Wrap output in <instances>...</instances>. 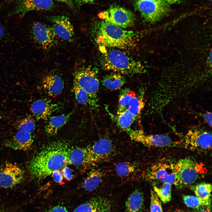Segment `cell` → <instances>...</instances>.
<instances>
[{
  "mask_svg": "<svg viewBox=\"0 0 212 212\" xmlns=\"http://www.w3.org/2000/svg\"><path fill=\"white\" fill-rule=\"evenodd\" d=\"M68 149L61 143H54L46 147L31 160L29 169L31 174L39 179L45 178L55 171L69 164Z\"/></svg>",
  "mask_w": 212,
  "mask_h": 212,
  "instance_id": "1",
  "label": "cell"
},
{
  "mask_svg": "<svg viewBox=\"0 0 212 212\" xmlns=\"http://www.w3.org/2000/svg\"><path fill=\"white\" fill-rule=\"evenodd\" d=\"M92 32L98 44L109 48L128 49L134 46L139 38L138 33L104 20L95 23Z\"/></svg>",
  "mask_w": 212,
  "mask_h": 212,
  "instance_id": "2",
  "label": "cell"
},
{
  "mask_svg": "<svg viewBox=\"0 0 212 212\" xmlns=\"http://www.w3.org/2000/svg\"><path fill=\"white\" fill-rule=\"evenodd\" d=\"M100 62L104 70L129 76L144 71V67L140 61L118 49H110L104 52L101 55Z\"/></svg>",
  "mask_w": 212,
  "mask_h": 212,
  "instance_id": "3",
  "label": "cell"
},
{
  "mask_svg": "<svg viewBox=\"0 0 212 212\" xmlns=\"http://www.w3.org/2000/svg\"><path fill=\"white\" fill-rule=\"evenodd\" d=\"M74 81L83 88L87 94L88 104L93 110L98 107V95L99 81L98 70L92 66H82L77 69L74 73Z\"/></svg>",
  "mask_w": 212,
  "mask_h": 212,
  "instance_id": "4",
  "label": "cell"
},
{
  "mask_svg": "<svg viewBox=\"0 0 212 212\" xmlns=\"http://www.w3.org/2000/svg\"><path fill=\"white\" fill-rule=\"evenodd\" d=\"M174 168L175 186L179 189L192 185L205 172L203 165L189 157L181 159L174 163Z\"/></svg>",
  "mask_w": 212,
  "mask_h": 212,
  "instance_id": "5",
  "label": "cell"
},
{
  "mask_svg": "<svg viewBox=\"0 0 212 212\" xmlns=\"http://www.w3.org/2000/svg\"><path fill=\"white\" fill-rule=\"evenodd\" d=\"M193 151L205 152L210 150L212 147V134L201 129L189 130L180 141L177 146Z\"/></svg>",
  "mask_w": 212,
  "mask_h": 212,
  "instance_id": "6",
  "label": "cell"
},
{
  "mask_svg": "<svg viewBox=\"0 0 212 212\" xmlns=\"http://www.w3.org/2000/svg\"><path fill=\"white\" fill-rule=\"evenodd\" d=\"M99 16L103 20L124 29L132 26L135 20L133 12L117 5L111 6L100 13Z\"/></svg>",
  "mask_w": 212,
  "mask_h": 212,
  "instance_id": "7",
  "label": "cell"
},
{
  "mask_svg": "<svg viewBox=\"0 0 212 212\" xmlns=\"http://www.w3.org/2000/svg\"><path fill=\"white\" fill-rule=\"evenodd\" d=\"M135 6L144 19L151 23L160 20L170 11L166 2L136 0Z\"/></svg>",
  "mask_w": 212,
  "mask_h": 212,
  "instance_id": "8",
  "label": "cell"
},
{
  "mask_svg": "<svg viewBox=\"0 0 212 212\" xmlns=\"http://www.w3.org/2000/svg\"><path fill=\"white\" fill-rule=\"evenodd\" d=\"M132 140L148 147L163 148L177 146V142L168 136L163 135L145 134L141 130L131 128L126 131Z\"/></svg>",
  "mask_w": 212,
  "mask_h": 212,
  "instance_id": "9",
  "label": "cell"
},
{
  "mask_svg": "<svg viewBox=\"0 0 212 212\" xmlns=\"http://www.w3.org/2000/svg\"><path fill=\"white\" fill-rule=\"evenodd\" d=\"M31 33L36 42L44 49H50L56 43L57 35L52 26L35 22L32 26Z\"/></svg>",
  "mask_w": 212,
  "mask_h": 212,
  "instance_id": "10",
  "label": "cell"
},
{
  "mask_svg": "<svg viewBox=\"0 0 212 212\" xmlns=\"http://www.w3.org/2000/svg\"><path fill=\"white\" fill-rule=\"evenodd\" d=\"M174 163L161 162L153 165L148 170L147 177L149 180L175 185V177Z\"/></svg>",
  "mask_w": 212,
  "mask_h": 212,
  "instance_id": "11",
  "label": "cell"
},
{
  "mask_svg": "<svg viewBox=\"0 0 212 212\" xmlns=\"http://www.w3.org/2000/svg\"><path fill=\"white\" fill-rule=\"evenodd\" d=\"M24 176L23 170L18 166L7 163L0 168V188L13 187L20 184Z\"/></svg>",
  "mask_w": 212,
  "mask_h": 212,
  "instance_id": "12",
  "label": "cell"
},
{
  "mask_svg": "<svg viewBox=\"0 0 212 212\" xmlns=\"http://www.w3.org/2000/svg\"><path fill=\"white\" fill-rule=\"evenodd\" d=\"M49 19L57 36L69 42L73 41L74 30L68 17L64 15H57L51 16Z\"/></svg>",
  "mask_w": 212,
  "mask_h": 212,
  "instance_id": "13",
  "label": "cell"
},
{
  "mask_svg": "<svg viewBox=\"0 0 212 212\" xmlns=\"http://www.w3.org/2000/svg\"><path fill=\"white\" fill-rule=\"evenodd\" d=\"M62 106L61 104L54 103L47 99H42L34 102L30 109L37 120H47L53 113L61 108Z\"/></svg>",
  "mask_w": 212,
  "mask_h": 212,
  "instance_id": "14",
  "label": "cell"
},
{
  "mask_svg": "<svg viewBox=\"0 0 212 212\" xmlns=\"http://www.w3.org/2000/svg\"><path fill=\"white\" fill-rule=\"evenodd\" d=\"M53 0H18L13 11L22 17L32 11H47L53 7Z\"/></svg>",
  "mask_w": 212,
  "mask_h": 212,
  "instance_id": "15",
  "label": "cell"
},
{
  "mask_svg": "<svg viewBox=\"0 0 212 212\" xmlns=\"http://www.w3.org/2000/svg\"><path fill=\"white\" fill-rule=\"evenodd\" d=\"M90 148L94 163L109 158L112 154L114 148L112 141L107 138L100 139Z\"/></svg>",
  "mask_w": 212,
  "mask_h": 212,
  "instance_id": "16",
  "label": "cell"
},
{
  "mask_svg": "<svg viewBox=\"0 0 212 212\" xmlns=\"http://www.w3.org/2000/svg\"><path fill=\"white\" fill-rule=\"evenodd\" d=\"M68 158L69 164L81 166L94 163L90 147L69 149Z\"/></svg>",
  "mask_w": 212,
  "mask_h": 212,
  "instance_id": "17",
  "label": "cell"
},
{
  "mask_svg": "<svg viewBox=\"0 0 212 212\" xmlns=\"http://www.w3.org/2000/svg\"><path fill=\"white\" fill-rule=\"evenodd\" d=\"M33 143L31 133L18 131L6 145L15 150L27 151L30 148Z\"/></svg>",
  "mask_w": 212,
  "mask_h": 212,
  "instance_id": "18",
  "label": "cell"
},
{
  "mask_svg": "<svg viewBox=\"0 0 212 212\" xmlns=\"http://www.w3.org/2000/svg\"><path fill=\"white\" fill-rule=\"evenodd\" d=\"M110 201L101 196L93 198L78 206L73 212H98L107 208H111Z\"/></svg>",
  "mask_w": 212,
  "mask_h": 212,
  "instance_id": "19",
  "label": "cell"
},
{
  "mask_svg": "<svg viewBox=\"0 0 212 212\" xmlns=\"http://www.w3.org/2000/svg\"><path fill=\"white\" fill-rule=\"evenodd\" d=\"M42 83L45 92L53 97L60 94L64 87V82L62 78L55 74L46 76L43 80Z\"/></svg>",
  "mask_w": 212,
  "mask_h": 212,
  "instance_id": "20",
  "label": "cell"
},
{
  "mask_svg": "<svg viewBox=\"0 0 212 212\" xmlns=\"http://www.w3.org/2000/svg\"><path fill=\"white\" fill-rule=\"evenodd\" d=\"M73 113L72 111L68 114L50 117L45 127V132L49 135L56 134L59 130L68 121Z\"/></svg>",
  "mask_w": 212,
  "mask_h": 212,
  "instance_id": "21",
  "label": "cell"
},
{
  "mask_svg": "<svg viewBox=\"0 0 212 212\" xmlns=\"http://www.w3.org/2000/svg\"><path fill=\"white\" fill-rule=\"evenodd\" d=\"M144 197L142 192L138 189L133 191L125 202V212H142Z\"/></svg>",
  "mask_w": 212,
  "mask_h": 212,
  "instance_id": "22",
  "label": "cell"
},
{
  "mask_svg": "<svg viewBox=\"0 0 212 212\" xmlns=\"http://www.w3.org/2000/svg\"><path fill=\"white\" fill-rule=\"evenodd\" d=\"M101 82L107 89L114 90L120 89L126 83V80L122 74L113 72L105 76Z\"/></svg>",
  "mask_w": 212,
  "mask_h": 212,
  "instance_id": "23",
  "label": "cell"
},
{
  "mask_svg": "<svg viewBox=\"0 0 212 212\" xmlns=\"http://www.w3.org/2000/svg\"><path fill=\"white\" fill-rule=\"evenodd\" d=\"M103 174L99 170H93L88 174L82 184V188L86 191L95 190L101 183Z\"/></svg>",
  "mask_w": 212,
  "mask_h": 212,
  "instance_id": "24",
  "label": "cell"
},
{
  "mask_svg": "<svg viewBox=\"0 0 212 212\" xmlns=\"http://www.w3.org/2000/svg\"><path fill=\"white\" fill-rule=\"evenodd\" d=\"M143 94L141 93L133 97L127 105L126 110L135 117V120L140 118L141 111L145 106Z\"/></svg>",
  "mask_w": 212,
  "mask_h": 212,
  "instance_id": "25",
  "label": "cell"
},
{
  "mask_svg": "<svg viewBox=\"0 0 212 212\" xmlns=\"http://www.w3.org/2000/svg\"><path fill=\"white\" fill-rule=\"evenodd\" d=\"M212 187L211 184L202 182L191 185L190 188L199 198L203 200H211Z\"/></svg>",
  "mask_w": 212,
  "mask_h": 212,
  "instance_id": "26",
  "label": "cell"
},
{
  "mask_svg": "<svg viewBox=\"0 0 212 212\" xmlns=\"http://www.w3.org/2000/svg\"><path fill=\"white\" fill-rule=\"evenodd\" d=\"M136 95L135 92L129 88L121 90L119 96L117 114L126 110L129 102Z\"/></svg>",
  "mask_w": 212,
  "mask_h": 212,
  "instance_id": "27",
  "label": "cell"
},
{
  "mask_svg": "<svg viewBox=\"0 0 212 212\" xmlns=\"http://www.w3.org/2000/svg\"><path fill=\"white\" fill-rule=\"evenodd\" d=\"M135 120L133 115L127 110L117 114L116 118L118 127L125 131L131 128V126Z\"/></svg>",
  "mask_w": 212,
  "mask_h": 212,
  "instance_id": "28",
  "label": "cell"
},
{
  "mask_svg": "<svg viewBox=\"0 0 212 212\" xmlns=\"http://www.w3.org/2000/svg\"><path fill=\"white\" fill-rule=\"evenodd\" d=\"M136 164L127 162H122L117 163L115 166V171L117 175L125 177L136 172L138 169Z\"/></svg>",
  "mask_w": 212,
  "mask_h": 212,
  "instance_id": "29",
  "label": "cell"
},
{
  "mask_svg": "<svg viewBox=\"0 0 212 212\" xmlns=\"http://www.w3.org/2000/svg\"><path fill=\"white\" fill-rule=\"evenodd\" d=\"M153 186L154 191L164 203L170 201L172 198L171 184L168 183H163V185L160 187L155 184Z\"/></svg>",
  "mask_w": 212,
  "mask_h": 212,
  "instance_id": "30",
  "label": "cell"
},
{
  "mask_svg": "<svg viewBox=\"0 0 212 212\" xmlns=\"http://www.w3.org/2000/svg\"><path fill=\"white\" fill-rule=\"evenodd\" d=\"M182 198L184 203L189 207L196 209L203 207L211 206V200H202L192 195H184Z\"/></svg>",
  "mask_w": 212,
  "mask_h": 212,
  "instance_id": "31",
  "label": "cell"
},
{
  "mask_svg": "<svg viewBox=\"0 0 212 212\" xmlns=\"http://www.w3.org/2000/svg\"><path fill=\"white\" fill-rule=\"evenodd\" d=\"M73 89L76 99L79 103L82 105L88 104L89 99L87 92L74 81Z\"/></svg>",
  "mask_w": 212,
  "mask_h": 212,
  "instance_id": "32",
  "label": "cell"
},
{
  "mask_svg": "<svg viewBox=\"0 0 212 212\" xmlns=\"http://www.w3.org/2000/svg\"><path fill=\"white\" fill-rule=\"evenodd\" d=\"M35 128V121L31 117H28L22 120L17 126L18 131L31 133L34 131Z\"/></svg>",
  "mask_w": 212,
  "mask_h": 212,
  "instance_id": "33",
  "label": "cell"
},
{
  "mask_svg": "<svg viewBox=\"0 0 212 212\" xmlns=\"http://www.w3.org/2000/svg\"><path fill=\"white\" fill-rule=\"evenodd\" d=\"M150 212H163L161 201L154 190L151 191Z\"/></svg>",
  "mask_w": 212,
  "mask_h": 212,
  "instance_id": "34",
  "label": "cell"
},
{
  "mask_svg": "<svg viewBox=\"0 0 212 212\" xmlns=\"http://www.w3.org/2000/svg\"><path fill=\"white\" fill-rule=\"evenodd\" d=\"M62 169V172L63 176L66 180H71L72 178V172L71 170L66 166Z\"/></svg>",
  "mask_w": 212,
  "mask_h": 212,
  "instance_id": "35",
  "label": "cell"
},
{
  "mask_svg": "<svg viewBox=\"0 0 212 212\" xmlns=\"http://www.w3.org/2000/svg\"><path fill=\"white\" fill-rule=\"evenodd\" d=\"M46 212H69L64 206L57 205L50 208Z\"/></svg>",
  "mask_w": 212,
  "mask_h": 212,
  "instance_id": "36",
  "label": "cell"
},
{
  "mask_svg": "<svg viewBox=\"0 0 212 212\" xmlns=\"http://www.w3.org/2000/svg\"><path fill=\"white\" fill-rule=\"evenodd\" d=\"M52 174L54 180L56 182L59 183L62 181L63 176L62 172L59 170L55 171Z\"/></svg>",
  "mask_w": 212,
  "mask_h": 212,
  "instance_id": "37",
  "label": "cell"
},
{
  "mask_svg": "<svg viewBox=\"0 0 212 212\" xmlns=\"http://www.w3.org/2000/svg\"><path fill=\"white\" fill-rule=\"evenodd\" d=\"M205 120L208 125L211 127L212 126V113L208 112L204 115Z\"/></svg>",
  "mask_w": 212,
  "mask_h": 212,
  "instance_id": "38",
  "label": "cell"
},
{
  "mask_svg": "<svg viewBox=\"0 0 212 212\" xmlns=\"http://www.w3.org/2000/svg\"><path fill=\"white\" fill-rule=\"evenodd\" d=\"M211 206L203 207L195 209L193 212H211Z\"/></svg>",
  "mask_w": 212,
  "mask_h": 212,
  "instance_id": "39",
  "label": "cell"
},
{
  "mask_svg": "<svg viewBox=\"0 0 212 212\" xmlns=\"http://www.w3.org/2000/svg\"><path fill=\"white\" fill-rule=\"evenodd\" d=\"M58 1L64 3L70 7L73 6V0H57Z\"/></svg>",
  "mask_w": 212,
  "mask_h": 212,
  "instance_id": "40",
  "label": "cell"
},
{
  "mask_svg": "<svg viewBox=\"0 0 212 212\" xmlns=\"http://www.w3.org/2000/svg\"><path fill=\"white\" fill-rule=\"evenodd\" d=\"M165 2L168 4H173L179 3L181 0H164Z\"/></svg>",
  "mask_w": 212,
  "mask_h": 212,
  "instance_id": "41",
  "label": "cell"
},
{
  "mask_svg": "<svg viewBox=\"0 0 212 212\" xmlns=\"http://www.w3.org/2000/svg\"><path fill=\"white\" fill-rule=\"evenodd\" d=\"M4 30L2 26L0 25V38L3 37L4 35Z\"/></svg>",
  "mask_w": 212,
  "mask_h": 212,
  "instance_id": "42",
  "label": "cell"
},
{
  "mask_svg": "<svg viewBox=\"0 0 212 212\" xmlns=\"http://www.w3.org/2000/svg\"><path fill=\"white\" fill-rule=\"evenodd\" d=\"M137 1H155L159 2H165L164 0H136Z\"/></svg>",
  "mask_w": 212,
  "mask_h": 212,
  "instance_id": "43",
  "label": "cell"
},
{
  "mask_svg": "<svg viewBox=\"0 0 212 212\" xmlns=\"http://www.w3.org/2000/svg\"><path fill=\"white\" fill-rule=\"evenodd\" d=\"M95 0H81V4L83 3H88L92 2Z\"/></svg>",
  "mask_w": 212,
  "mask_h": 212,
  "instance_id": "44",
  "label": "cell"
},
{
  "mask_svg": "<svg viewBox=\"0 0 212 212\" xmlns=\"http://www.w3.org/2000/svg\"><path fill=\"white\" fill-rule=\"evenodd\" d=\"M111 208H107L102 209L98 212H110Z\"/></svg>",
  "mask_w": 212,
  "mask_h": 212,
  "instance_id": "45",
  "label": "cell"
},
{
  "mask_svg": "<svg viewBox=\"0 0 212 212\" xmlns=\"http://www.w3.org/2000/svg\"><path fill=\"white\" fill-rule=\"evenodd\" d=\"M77 5L80 6L81 5V0H74Z\"/></svg>",
  "mask_w": 212,
  "mask_h": 212,
  "instance_id": "46",
  "label": "cell"
},
{
  "mask_svg": "<svg viewBox=\"0 0 212 212\" xmlns=\"http://www.w3.org/2000/svg\"><path fill=\"white\" fill-rule=\"evenodd\" d=\"M175 212H188L181 210H177Z\"/></svg>",
  "mask_w": 212,
  "mask_h": 212,
  "instance_id": "47",
  "label": "cell"
},
{
  "mask_svg": "<svg viewBox=\"0 0 212 212\" xmlns=\"http://www.w3.org/2000/svg\"><path fill=\"white\" fill-rule=\"evenodd\" d=\"M0 212H6L4 210H3L2 209H1V208H0Z\"/></svg>",
  "mask_w": 212,
  "mask_h": 212,
  "instance_id": "48",
  "label": "cell"
},
{
  "mask_svg": "<svg viewBox=\"0 0 212 212\" xmlns=\"http://www.w3.org/2000/svg\"><path fill=\"white\" fill-rule=\"evenodd\" d=\"M1 4L0 2V8H1Z\"/></svg>",
  "mask_w": 212,
  "mask_h": 212,
  "instance_id": "49",
  "label": "cell"
},
{
  "mask_svg": "<svg viewBox=\"0 0 212 212\" xmlns=\"http://www.w3.org/2000/svg\"><path fill=\"white\" fill-rule=\"evenodd\" d=\"M1 118V115H0V119Z\"/></svg>",
  "mask_w": 212,
  "mask_h": 212,
  "instance_id": "50",
  "label": "cell"
},
{
  "mask_svg": "<svg viewBox=\"0 0 212 212\" xmlns=\"http://www.w3.org/2000/svg\"><path fill=\"white\" fill-rule=\"evenodd\" d=\"M209 0V1H211V0Z\"/></svg>",
  "mask_w": 212,
  "mask_h": 212,
  "instance_id": "51",
  "label": "cell"
}]
</instances>
